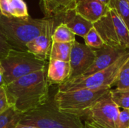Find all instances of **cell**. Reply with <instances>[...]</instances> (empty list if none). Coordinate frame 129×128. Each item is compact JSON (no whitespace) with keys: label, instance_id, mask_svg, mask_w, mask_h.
<instances>
[{"label":"cell","instance_id":"6da1fadb","mask_svg":"<svg viewBox=\"0 0 129 128\" xmlns=\"http://www.w3.org/2000/svg\"><path fill=\"white\" fill-rule=\"evenodd\" d=\"M4 87L10 105L23 114L35 110L49 100L46 69L25 75Z\"/></svg>","mask_w":129,"mask_h":128},{"label":"cell","instance_id":"7a4b0ae2","mask_svg":"<svg viewBox=\"0 0 129 128\" xmlns=\"http://www.w3.org/2000/svg\"><path fill=\"white\" fill-rule=\"evenodd\" d=\"M57 26L54 18H15L0 16V31L13 49L27 51L26 44Z\"/></svg>","mask_w":129,"mask_h":128},{"label":"cell","instance_id":"3957f363","mask_svg":"<svg viewBox=\"0 0 129 128\" xmlns=\"http://www.w3.org/2000/svg\"><path fill=\"white\" fill-rule=\"evenodd\" d=\"M110 88L101 89H79L67 92L57 91L54 102L57 109L65 113L82 118L101 99L109 94Z\"/></svg>","mask_w":129,"mask_h":128},{"label":"cell","instance_id":"277c9868","mask_svg":"<svg viewBox=\"0 0 129 128\" xmlns=\"http://www.w3.org/2000/svg\"><path fill=\"white\" fill-rule=\"evenodd\" d=\"M21 124L37 128H84L81 118L60 111L54 102L26 113Z\"/></svg>","mask_w":129,"mask_h":128},{"label":"cell","instance_id":"5b68a950","mask_svg":"<svg viewBox=\"0 0 129 128\" xmlns=\"http://www.w3.org/2000/svg\"><path fill=\"white\" fill-rule=\"evenodd\" d=\"M3 68L2 84L10 83L31 73L45 69L46 61L42 60L28 51L11 49L8 54L0 60Z\"/></svg>","mask_w":129,"mask_h":128},{"label":"cell","instance_id":"8992f818","mask_svg":"<svg viewBox=\"0 0 129 128\" xmlns=\"http://www.w3.org/2000/svg\"><path fill=\"white\" fill-rule=\"evenodd\" d=\"M129 58V50H127L113 64L108 68L82 78L70 79L58 85L60 92H67L79 89H101L110 88L116 84L119 72Z\"/></svg>","mask_w":129,"mask_h":128},{"label":"cell","instance_id":"52a82bcc","mask_svg":"<svg viewBox=\"0 0 129 128\" xmlns=\"http://www.w3.org/2000/svg\"><path fill=\"white\" fill-rule=\"evenodd\" d=\"M106 45L123 49H129V29L119 15L112 9L94 23Z\"/></svg>","mask_w":129,"mask_h":128},{"label":"cell","instance_id":"ba28073f","mask_svg":"<svg viewBox=\"0 0 129 128\" xmlns=\"http://www.w3.org/2000/svg\"><path fill=\"white\" fill-rule=\"evenodd\" d=\"M119 111L108 94L88 112L83 124L84 128H116Z\"/></svg>","mask_w":129,"mask_h":128},{"label":"cell","instance_id":"9c48e42d","mask_svg":"<svg viewBox=\"0 0 129 128\" xmlns=\"http://www.w3.org/2000/svg\"><path fill=\"white\" fill-rule=\"evenodd\" d=\"M95 57V50L88 47L85 44L75 41L73 43L70 53V76L69 80L82 75L93 64Z\"/></svg>","mask_w":129,"mask_h":128},{"label":"cell","instance_id":"30bf717a","mask_svg":"<svg viewBox=\"0 0 129 128\" xmlns=\"http://www.w3.org/2000/svg\"><path fill=\"white\" fill-rule=\"evenodd\" d=\"M127 50L116 48L108 45H104L102 48L95 50L96 57L93 64L82 75L77 78H86L108 68L113 64Z\"/></svg>","mask_w":129,"mask_h":128},{"label":"cell","instance_id":"8fae6325","mask_svg":"<svg viewBox=\"0 0 129 128\" xmlns=\"http://www.w3.org/2000/svg\"><path fill=\"white\" fill-rule=\"evenodd\" d=\"M106 4L97 0H78L75 11L87 20L95 23L110 11Z\"/></svg>","mask_w":129,"mask_h":128},{"label":"cell","instance_id":"7c38bea8","mask_svg":"<svg viewBox=\"0 0 129 128\" xmlns=\"http://www.w3.org/2000/svg\"><path fill=\"white\" fill-rule=\"evenodd\" d=\"M52 18L54 19L57 26L60 23H65L76 35L83 38L94 27V23L78 14L75 10Z\"/></svg>","mask_w":129,"mask_h":128},{"label":"cell","instance_id":"4fadbf2b","mask_svg":"<svg viewBox=\"0 0 129 128\" xmlns=\"http://www.w3.org/2000/svg\"><path fill=\"white\" fill-rule=\"evenodd\" d=\"M70 76V62L49 59L47 69V81L50 84H61Z\"/></svg>","mask_w":129,"mask_h":128},{"label":"cell","instance_id":"5bb4252c","mask_svg":"<svg viewBox=\"0 0 129 128\" xmlns=\"http://www.w3.org/2000/svg\"><path fill=\"white\" fill-rule=\"evenodd\" d=\"M54 31H49L28 42L26 44V50L36 57L46 61L47 59H49Z\"/></svg>","mask_w":129,"mask_h":128},{"label":"cell","instance_id":"9a60e30c","mask_svg":"<svg viewBox=\"0 0 129 128\" xmlns=\"http://www.w3.org/2000/svg\"><path fill=\"white\" fill-rule=\"evenodd\" d=\"M42 11L46 18H52L76 8L77 0H41Z\"/></svg>","mask_w":129,"mask_h":128},{"label":"cell","instance_id":"2e32d148","mask_svg":"<svg viewBox=\"0 0 129 128\" xmlns=\"http://www.w3.org/2000/svg\"><path fill=\"white\" fill-rule=\"evenodd\" d=\"M25 114L11 106L0 114V128H15L22 121Z\"/></svg>","mask_w":129,"mask_h":128},{"label":"cell","instance_id":"e0dca14e","mask_svg":"<svg viewBox=\"0 0 129 128\" xmlns=\"http://www.w3.org/2000/svg\"><path fill=\"white\" fill-rule=\"evenodd\" d=\"M73 43L52 42L49 59L70 62Z\"/></svg>","mask_w":129,"mask_h":128},{"label":"cell","instance_id":"ac0fdd59","mask_svg":"<svg viewBox=\"0 0 129 128\" xmlns=\"http://www.w3.org/2000/svg\"><path fill=\"white\" fill-rule=\"evenodd\" d=\"M52 41L59 43H73L76 41V35L65 23H60L54 29Z\"/></svg>","mask_w":129,"mask_h":128},{"label":"cell","instance_id":"d6986e66","mask_svg":"<svg viewBox=\"0 0 129 128\" xmlns=\"http://www.w3.org/2000/svg\"><path fill=\"white\" fill-rule=\"evenodd\" d=\"M8 4L10 17L25 19L30 17L27 5L23 0H8Z\"/></svg>","mask_w":129,"mask_h":128},{"label":"cell","instance_id":"ffe728a7","mask_svg":"<svg viewBox=\"0 0 129 128\" xmlns=\"http://www.w3.org/2000/svg\"><path fill=\"white\" fill-rule=\"evenodd\" d=\"M109 94L111 100L119 108L129 109V88L111 89Z\"/></svg>","mask_w":129,"mask_h":128},{"label":"cell","instance_id":"44dd1931","mask_svg":"<svg viewBox=\"0 0 129 128\" xmlns=\"http://www.w3.org/2000/svg\"><path fill=\"white\" fill-rule=\"evenodd\" d=\"M109 8L122 20L129 29V2L127 0H110Z\"/></svg>","mask_w":129,"mask_h":128},{"label":"cell","instance_id":"7402d4cb","mask_svg":"<svg viewBox=\"0 0 129 128\" xmlns=\"http://www.w3.org/2000/svg\"><path fill=\"white\" fill-rule=\"evenodd\" d=\"M84 40H85V44L88 47L94 50L101 49L104 45H106L102 38L101 37V35H99V33L98 32V31L94 27H93L88 32V34L84 37Z\"/></svg>","mask_w":129,"mask_h":128},{"label":"cell","instance_id":"603a6c76","mask_svg":"<svg viewBox=\"0 0 129 128\" xmlns=\"http://www.w3.org/2000/svg\"><path fill=\"white\" fill-rule=\"evenodd\" d=\"M116 85L117 88H129V58L124 63L119 72Z\"/></svg>","mask_w":129,"mask_h":128},{"label":"cell","instance_id":"cb8c5ba5","mask_svg":"<svg viewBox=\"0 0 129 128\" xmlns=\"http://www.w3.org/2000/svg\"><path fill=\"white\" fill-rule=\"evenodd\" d=\"M116 128H129V109L119 111Z\"/></svg>","mask_w":129,"mask_h":128},{"label":"cell","instance_id":"d4e9b609","mask_svg":"<svg viewBox=\"0 0 129 128\" xmlns=\"http://www.w3.org/2000/svg\"><path fill=\"white\" fill-rule=\"evenodd\" d=\"M11 106L8 102L5 87L3 84H1L0 85V114L6 111Z\"/></svg>","mask_w":129,"mask_h":128},{"label":"cell","instance_id":"484cf974","mask_svg":"<svg viewBox=\"0 0 129 128\" xmlns=\"http://www.w3.org/2000/svg\"><path fill=\"white\" fill-rule=\"evenodd\" d=\"M11 49L12 47L8 44L5 36L0 31V60L5 58Z\"/></svg>","mask_w":129,"mask_h":128},{"label":"cell","instance_id":"4316f807","mask_svg":"<svg viewBox=\"0 0 129 128\" xmlns=\"http://www.w3.org/2000/svg\"><path fill=\"white\" fill-rule=\"evenodd\" d=\"M0 10L2 14V16L10 17L9 13H8V0H0Z\"/></svg>","mask_w":129,"mask_h":128},{"label":"cell","instance_id":"83f0119b","mask_svg":"<svg viewBox=\"0 0 129 128\" xmlns=\"http://www.w3.org/2000/svg\"><path fill=\"white\" fill-rule=\"evenodd\" d=\"M15 128H37L35 127H33V126H27V125H23L21 124H19L17 127Z\"/></svg>","mask_w":129,"mask_h":128},{"label":"cell","instance_id":"f1b7e54d","mask_svg":"<svg viewBox=\"0 0 129 128\" xmlns=\"http://www.w3.org/2000/svg\"><path fill=\"white\" fill-rule=\"evenodd\" d=\"M78 1V0H77ZM97 1H98V2H102V3H104V4H106V5H109V3H110V0H97Z\"/></svg>","mask_w":129,"mask_h":128},{"label":"cell","instance_id":"f546056e","mask_svg":"<svg viewBox=\"0 0 129 128\" xmlns=\"http://www.w3.org/2000/svg\"><path fill=\"white\" fill-rule=\"evenodd\" d=\"M3 72H4V71H3V68H2V65H1V63H0V75H1V76L3 75Z\"/></svg>","mask_w":129,"mask_h":128},{"label":"cell","instance_id":"4dcf8cb0","mask_svg":"<svg viewBox=\"0 0 129 128\" xmlns=\"http://www.w3.org/2000/svg\"><path fill=\"white\" fill-rule=\"evenodd\" d=\"M0 16H2V12H1V10H0Z\"/></svg>","mask_w":129,"mask_h":128},{"label":"cell","instance_id":"1f68e13d","mask_svg":"<svg viewBox=\"0 0 129 128\" xmlns=\"http://www.w3.org/2000/svg\"><path fill=\"white\" fill-rule=\"evenodd\" d=\"M127 1H128V2H129V0H127Z\"/></svg>","mask_w":129,"mask_h":128}]
</instances>
